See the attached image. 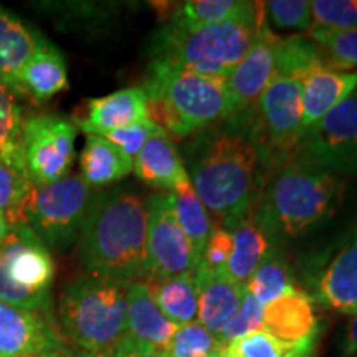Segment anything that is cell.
I'll return each instance as SVG.
<instances>
[{
  "label": "cell",
  "instance_id": "obj_1",
  "mask_svg": "<svg viewBox=\"0 0 357 357\" xmlns=\"http://www.w3.org/2000/svg\"><path fill=\"white\" fill-rule=\"evenodd\" d=\"M184 166L195 194L218 225L252 218L268 178L257 121L204 129L184 146Z\"/></svg>",
  "mask_w": 357,
  "mask_h": 357
},
{
  "label": "cell",
  "instance_id": "obj_2",
  "mask_svg": "<svg viewBox=\"0 0 357 357\" xmlns=\"http://www.w3.org/2000/svg\"><path fill=\"white\" fill-rule=\"evenodd\" d=\"M147 200L129 187L98 190L79 235L88 275L119 281L147 280Z\"/></svg>",
  "mask_w": 357,
  "mask_h": 357
},
{
  "label": "cell",
  "instance_id": "obj_3",
  "mask_svg": "<svg viewBox=\"0 0 357 357\" xmlns=\"http://www.w3.org/2000/svg\"><path fill=\"white\" fill-rule=\"evenodd\" d=\"M342 195L341 177L288 160L268 176L252 218L275 243L293 240L328 220Z\"/></svg>",
  "mask_w": 357,
  "mask_h": 357
},
{
  "label": "cell",
  "instance_id": "obj_4",
  "mask_svg": "<svg viewBox=\"0 0 357 357\" xmlns=\"http://www.w3.org/2000/svg\"><path fill=\"white\" fill-rule=\"evenodd\" d=\"M265 20L263 2H250L234 19L222 24L185 29L169 22L153 43V61L208 78L227 79L242 60Z\"/></svg>",
  "mask_w": 357,
  "mask_h": 357
},
{
  "label": "cell",
  "instance_id": "obj_5",
  "mask_svg": "<svg viewBox=\"0 0 357 357\" xmlns=\"http://www.w3.org/2000/svg\"><path fill=\"white\" fill-rule=\"evenodd\" d=\"M142 89L151 119L169 136L190 137L231 116L225 79L151 61V73Z\"/></svg>",
  "mask_w": 357,
  "mask_h": 357
},
{
  "label": "cell",
  "instance_id": "obj_6",
  "mask_svg": "<svg viewBox=\"0 0 357 357\" xmlns=\"http://www.w3.org/2000/svg\"><path fill=\"white\" fill-rule=\"evenodd\" d=\"M129 284L95 275L68 281L58 303L66 337L83 352L108 356L126 336Z\"/></svg>",
  "mask_w": 357,
  "mask_h": 357
},
{
  "label": "cell",
  "instance_id": "obj_7",
  "mask_svg": "<svg viewBox=\"0 0 357 357\" xmlns=\"http://www.w3.org/2000/svg\"><path fill=\"white\" fill-rule=\"evenodd\" d=\"M96 192L79 174L53 184H32L8 222L30 231L48 250L66 252L78 243Z\"/></svg>",
  "mask_w": 357,
  "mask_h": 357
},
{
  "label": "cell",
  "instance_id": "obj_8",
  "mask_svg": "<svg viewBox=\"0 0 357 357\" xmlns=\"http://www.w3.org/2000/svg\"><path fill=\"white\" fill-rule=\"evenodd\" d=\"M55 261L45 245L19 225H10L0 247V301L25 311L50 312Z\"/></svg>",
  "mask_w": 357,
  "mask_h": 357
},
{
  "label": "cell",
  "instance_id": "obj_9",
  "mask_svg": "<svg viewBox=\"0 0 357 357\" xmlns=\"http://www.w3.org/2000/svg\"><path fill=\"white\" fill-rule=\"evenodd\" d=\"M289 160L331 172L357 174V91L301 134Z\"/></svg>",
  "mask_w": 357,
  "mask_h": 357
},
{
  "label": "cell",
  "instance_id": "obj_10",
  "mask_svg": "<svg viewBox=\"0 0 357 357\" xmlns=\"http://www.w3.org/2000/svg\"><path fill=\"white\" fill-rule=\"evenodd\" d=\"M258 137L266 169L287 164L301 137V78L276 75L257 100Z\"/></svg>",
  "mask_w": 357,
  "mask_h": 357
},
{
  "label": "cell",
  "instance_id": "obj_11",
  "mask_svg": "<svg viewBox=\"0 0 357 357\" xmlns=\"http://www.w3.org/2000/svg\"><path fill=\"white\" fill-rule=\"evenodd\" d=\"M77 136V124L61 116L33 114L24 119L22 149L30 184H53L70 176Z\"/></svg>",
  "mask_w": 357,
  "mask_h": 357
},
{
  "label": "cell",
  "instance_id": "obj_12",
  "mask_svg": "<svg viewBox=\"0 0 357 357\" xmlns=\"http://www.w3.org/2000/svg\"><path fill=\"white\" fill-rule=\"evenodd\" d=\"M146 250V281L194 273L200 261L178 225L169 192H159L147 199Z\"/></svg>",
  "mask_w": 357,
  "mask_h": 357
},
{
  "label": "cell",
  "instance_id": "obj_13",
  "mask_svg": "<svg viewBox=\"0 0 357 357\" xmlns=\"http://www.w3.org/2000/svg\"><path fill=\"white\" fill-rule=\"evenodd\" d=\"M278 40L280 37L268 26L265 17L247 53L225 79L231 116L245 113L248 108H252L263 89L276 77Z\"/></svg>",
  "mask_w": 357,
  "mask_h": 357
},
{
  "label": "cell",
  "instance_id": "obj_14",
  "mask_svg": "<svg viewBox=\"0 0 357 357\" xmlns=\"http://www.w3.org/2000/svg\"><path fill=\"white\" fill-rule=\"evenodd\" d=\"M47 314L0 301V357L42 356L61 351V339Z\"/></svg>",
  "mask_w": 357,
  "mask_h": 357
},
{
  "label": "cell",
  "instance_id": "obj_15",
  "mask_svg": "<svg viewBox=\"0 0 357 357\" xmlns=\"http://www.w3.org/2000/svg\"><path fill=\"white\" fill-rule=\"evenodd\" d=\"M312 300L341 314L357 312V222L346 243L314 280Z\"/></svg>",
  "mask_w": 357,
  "mask_h": 357
},
{
  "label": "cell",
  "instance_id": "obj_16",
  "mask_svg": "<svg viewBox=\"0 0 357 357\" xmlns=\"http://www.w3.org/2000/svg\"><path fill=\"white\" fill-rule=\"evenodd\" d=\"M263 329L291 347L314 342L318 318L312 298L296 288L266 305L263 307Z\"/></svg>",
  "mask_w": 357,
  "mask_h": 357
},
{
  "label": "cell",
  "instance_id": "obj_17",
  "mask_svg": "<svg viewBox=\"0 0 357 357\" xmlns=\"http://www.w3.org/2000/svg\"><path fill=\"white\" fill-rule=\"evenodd\" d=\"M197 288V321L218 336L242 305L247 289L225 273H218L199 263L194 270Z\"/></svg>",
  "mask_w": 357,
  "mask_h": 357
},
{
  "label": "cell",
  "instance_id": "obj_18",
  "mask_svg": "<svg viewBox=\"0 0 357 357\" xmlns=\"http://www.w3.org/2000/svg\"><path fill=\"white\" fill-rule=\"evenodd\" d=\"M357 91V70L329 66L312 70L301 79V134Z\"/></svg>",
  "mask_w": 357,
  "mask_h": 357
},
{
  "label": "cell",
  "instance_id": "obj_19",
  "mask_svg": "<svg viewBox=\"0 0 357 357\" xmlns=\"http://www.w3.org/2000/svg\"><path fill=\"white\" fill-rule=\"evenodd\" d=\"M146 119H151L146 91L142 86H132L89 100L86 114L77 126L86 134L105 136Z\"/></svg>",
  "mask_w": 357,
  "mask_h": 357
},
{
  "label": "cell",
  "instance_id": "obj_20",
  "mask_svg": "<svg viewBox=\"0 0 357 357\" xmlns=\"http://www.w3.org/2000/svg\"><path fill=\"white\" fill-rule=\"evenodd\" d=\"M132 172L144 184L169 190V194L190 184L182 154L166 131L155 134L146 142L132 160Z\"/></svg>",
  "mask_w": 357,
  "mask_h": 357
},
{
  "label": "cell",
  "instance_id": "obj_21",
  "mask_svg": "<svg viewBox=\"0 0 357 357\" xmlns=\"http://www.w3.org/2000/svg\"><path fill=\"white\" fill-rule=\"evenodd\" d=\"M40 38L19 15L0 6V83L13 95L24 96L22 71L32 58Z\"/></svg>",
  "mask_w": 357,
  "mask_h": 357
},
{
  "label": "cell",
  "instance_id": "obj_22",
  "mask_svg": "<svg viewBox=\"0 0 357 357\" xmlns=\"http://www.w3.org/2000/svg\"><path fill=\"white\" fill-rule=\"evenodd\" d=\"M177 328L155 305L144 281H132L129 284L126 336L164 352Z\"/></svg>",
  "mask_w": 357,
  "mask_h": 357
},
{
  "label": "cell",
  "instance_id": "obj_23",
  "mask_svg": "<svg viewBox=\"0 0 357 357\" xmlns=\"http://www.w3.org/2000/svg\"><path fill=\"white\" fill-rule=\"evenodd\" d=\"M20 83L24 96H30L37 102L52 100L68 88V70L65 58L47 38H40L32 58L22 71Z\"/></svg>",
  "mask_w": 357,
  "mask_h": 357
},
{
  "label": "cell",
  "instance_id": "obj_24",
  "mask_svg": "<svg viewBox=\"0 0 357 357\" xmlns=\"http://www.w3.org/2000/svg\"><path fill=\"white\" fill-rule=\"evenodd\" d=\"M230 230L234 245L225 275L245 287L263 261L273 255L276 243L253 222V218L236 223Z\"/></svg>",
  "mask_w": 357,
  "mask_h": 357
},
{
  "label": "cell",
  "instance_id": "obj_25",
  "mask_svg": "<svg viewBox=\"0 0 357 357\" xmlns=\"http://www.w3.org/2000/svg\"><path fill=\"white\" fill-rule=\"evenodd\" d=\"M132 172V160L102 136L86 134L79 154V176L91 189L116 184Z\"/></svg>",
  "mask_w": 357,
  "mask_h": 357
},
{
  "label": "cell",
  "instance_id": "obj_26",
  "mask_svg": "<svg viewBox=\"0 0 357 357\" xmlns=\"http://www.w3.org/2000/svg\"><path fill=\"white\" fill-rule=\"evenodd\" d=\"M155 305L167 319L177 326L197 321V288L194 273L172 276L166 280L144 281Z\"/></svg>",
  "mask_w": 357,
  "mask_h": 357
},
{
  "label": "cell",
  "instance_id": "obj_27",
  "mask_svg": "<svg viewBox=\"0 0 357 357\" xmlns=\"http://www.w3.org/2000/svg\"><path fill=\"white\" fill-rule=\"evenodd\" d=\"M172 205L178 225L189 238L195 255L200 260L205 245H207L212 235L213 225H215L212 222L211 213L205 208L199 195L195 194L192 184H187L178 190L172 192Z\"/></svg>",
  "mask_w": 357,
  "mask_h": 357
},
{
  "label": "cell",
  "instance_id": "obj_28",
  "mask_svg": "<svg viewBox=\"0 0 357 357\" xmlns=\"http://www.w3.org/2000/svg\"><path fill=\"white\" fill-rule=\"evenodd\" d=\"M24 119L19 96L0 83V160L26 176L22 149Z\"/></svg>",
  "mask_w": 357,
  "mask_h": 357
},
{
  "label": "cell",
  "instance_id": "obj_29",
  "mask_svg": "<svg viewBox=\"0 0 357 357\" xmlns=\"http://www.w3.org/2000/svg\"><path fill=\"white\" fill-rule=\"evenodd\" d=\"M329 66L318 43L310 38L294 35L281 38L276 43V75L305 78L312 70Z\"/></svg>",
  "mask_w": 357,
  "mask_h": 357
},
{
  "label": "cell",
  "instance_id": "obj_30",
  "mask_svg": "<svg viewBox=\"0 0 357 357\" xmlns=\"http://www.w3.org/2000/svg\"><path fill=\"white\" fill-rule=\"evenodd\" d=\"M248 3L240 0H190L181 3L169 22L185 29L222 24L242 13Z\"/></svg>",
  "mask_w": 357,
  "mask_h": 357
},
{
  "label": "cell",
  "instance_id": "obj_31",
  "mask_svg": "<svg viewBox=\"0 0 357 357\" xmlns=\"http://www.w3.org/2000/svg\"><path fill=\"white\" fill-rule=\"evenodd\" d=\"M245 289L263 306H266L283 294L296 289V287H294L288 263L273 253L268 260L263 261V265L255 271V275L248 280Z\"/></svg>",
  "mask_w": 357,
  "mask_h": 357
},
{
  "label": "cell",
  "instance_id": "obj_32",
  "mask_svg": "<svg viewBox=\"0 0 357 357\" xmlns=\"http://www.w3.org/2000/svg\"><path fill=\"white\" fill-rule=\"evenodd\" d=\"M307 37L319 45L329 68L339 71H354L357 68V29L326 30L311 26Z\"/></svg>",
  "mask_w": 357,
  "mask_h": 357
},
{
  "label": "cell",
  "instance_id": "obj_33",
  "mask_svg": "<svg viewBox=\"0 0 357 357\" xmlns=\"http://www.w3.org/2000/svg\"><path fill=\"white\" fill-rule=\"evenodd\" d=\"M218 339L199 321L181 324L169 341L164 356L166 357H211L217 347Z\"/></svg>",
  "mask_w": 357,
  "mask_h": 357
},
{
  "label": "cell",
  "instance_id": "obj_34",
  "mask_svg": "<svg viewBox=\"0 0 357 357\" xmlns=\"http://www.w3.org/2000/svg\"><path fill=\"white\" fill-rule=\"evenodd\" d=\"M225 357H287L294 347L283 344L265 329L222 344Z\"/></svg>",
  "mask_w": 357,
  "mask_h": 357
},
{
  "label": "cell",
  "instance_id": "obj_35",
  "mask_svg": "<svg viewBox=\"0 0 357 357\" xmlns=\"http://www.w3.org/2000/svg\"><path fill=\"white\" fill-rule=\"evenodd\" d=\"M312 26L326 30L357 29V0H314L311 2Z\"/></svg>",
  "mask_w": 357,
  "mask_h": 357
},
{
  "label": "cell",
  "instance_id": "obj_36",
  "mask_svg": "<svg viewBox=\"0 0 357 357\" xmlns=\"http://www.w3.org/2000/svg\"><path fill=\"white\" fill-rule=\"evenodd\" d=\"M266 20L278 29L310 32L312 26L311 2L307 0H270L263 2Z\"/></svg>",
  "mask_w": 357,
  "mask_h": 357
},
{
  "label": "cell",
  "instance_id": "obj_37",
  "mask_svg": "<svg viewBox=\"0 0 357 357\" xmlns=\"http://www.w3.org/2000/svg\"><path fill=\"white\" fill-rule=\"evenodd\" d=\"M263 306L260 301L255 300L248 291H245L242 305L235 316L227 323L225 328L218 334V344H227L234 339L243 337L247 334L261 331L263 329Z\"/></svg>",
  "mask_w": 357,
  "mask_h": 357
},
{
  "label": "cell",
  "instance_id": "obj_38",
  "mask_svg": "<svg viewBox=\"0 0 357 357\" xmlns=\"http://www.w3.org/2000/svg\"><path fill=\"white\" fill-rule=\"evenodd\" d=\"M166 131L164 128H160L159 124H155L153 119H146V121L131 124V126L116 129L105 134L102 137H106L111 144H114L124 155H128L129 159L134 160L137 154L141 153V149L151 137L155 134Z\"/></svg>",
  "mask_w": 357,
  "mask_h": 357
},
{
  "label": "cell",
  "instance_id": "obj_39",
  "mask_svg": "<svg viewBox=\"0 0 357 357\" xmlns=\"http://www.w3.org/2000/svg\"><path fill=\"white\" fill-rule=\"evenodd\" d=\"M30 185L29 177L0 160V212L10 215L19 207Z\"/></svg>",
  "mask_w": 357,
  "mask_h": 357
},
{
  "label": "cell",
  "instance_id": "obj_40",
  "mask_svg": "<svg viewBox=\"0 0 357 357\" xmlns=\"http://www.w3.org/2000/svg\"><path fill=\"white\" fill-rule=\"evenodd\" d=\"M231 245H234V242H231V230L215 223L199 263H202L204 266L211 268L213 271H218V273H225V266L231 255Z\"/></svg>",
  "mask_w": 357,
  "mask_h": 357
},
{
  "label": "cell",
  "instance_id": "obj_41",
  "mask_svg": "<svg viewBox=\"0 0 357 357\" xmlns=\"http://www.w3.org/2000/svg\"><path fill=\"white\" fill-rule=\"evenodd\" d=\"M106 357H166L162 351L124 336Z\"/></svg>",
  "mask_w": 357,
  "mask_h": 357
},
{
  "label": "cell",
  "instance_id": "obj_42",
  "mask_svg": "<svg viewBox=\"0 0 357 357\" xmlns=\"http://www.w3.org/2000/svg\"><path fill=\"white\" fill-rule=\"evenodd\" d=\"M342 356L357 357V312L351 316L347 323L344 341H342Z\"/></svg>",
  "mask_w": 357,
  "mask_h": 357
},
{
  "label": "cell",
  "instance_id": "obj_43",
  "mask_svg": "<svg viewBox=\"0 0 357 357\" xmlns=\"http://www.w3.org/2000/svg\"><path fill=\"white\" fill-rule=\"evenodd\" d=\"M8 231H10V222H8V217L6 212H0V247L6 242Z\"/></svg>",
  "mask_w": 357,
  "mask_h": 357
},
{
  "label": "cell",
  "instance_id": "obj_44",
  "mask_svg": "<svg viewBox=\"0 0 357 357\" xmlns=\"http://www.w3.org/2000/svg\"><path fill=\"white\" fill-rule=\"evenodd\" d=\"M42 357H68L63 351H50L47 354H42Z\"/></svg>",
  "mask_w": 357,
  "mask_h": 357
},
{
  "label": "cell",
  "instance_id": "obj_45",
  "mask_svg": "<svg viewBox=\"0 0 357 357\" xmlns=\"http://www.w3.org/2000/svg\"><path fill=\"white\" fill-rule=\"evenodd\" d=\"M73 357H106V356H102V354H93V352H78L77 356H73Z\"/></svg>",
  "mask_w": 357,
  "mask_h": 357
},
{
  "label": "cell",
  "instance_id": "obj_46",
  "mask_svg": "<svg viewBox=\"0 0 357 357\" xmlns=\"http://www.w3.org/2000/svg\"><path fill=\"white\" fill-rule=\"evenodd\" d=\"M211 357H225V356H223V352H222V349H220V346H218V347H217V349L212 352V354H211Z\"/></svg>",
  "mask_w": 357,
  "mask_h": 357
},
{
  "label": "cell",
  "instance_id": "obj_47",
  "mask_svg": "<svg viewBox=\"0 0 357 357\" xmlns=\"http://www.w3.org/2000/svg\"><path fill=\"white\" fill-rule=\"evenodd\" d=\"M24 357H42V356H24Z\"/></svg>",
  "mask_w": 357,
  "mask_h": 357
}]
</instances>
